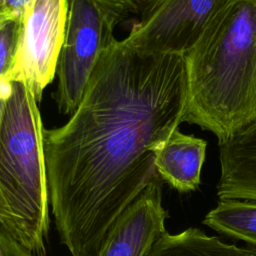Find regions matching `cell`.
Wrapping results in <instances>:
<instances>
[{
	"label": "cell",
	"mask_w": 256,
	"mask_h": 256,
	"mask_svg": "<svg viewBox=\"0 0 256 256\" xmlns=\"http://www.w3.org/2000/svg\"><path fill=\"white\" fill-rule=\"evenodd\" d=\"M116 27L128 20L139 18L150 0H91Z\"/></svg>",
	"instance_id": "13"
},
{
	"label": "cell",
	"mask_w": 256,
	"mask_h": 256,
	"mask_svg": "<svg viewBox=\"0 0 256 256\" xmlns=\"http://www.w3.org/2000/svg\"><path fill=\"white\" fill-rule=\"evenodd\" d=\"M218 146L219 200L256 201V121Z\"/></svg>",
	"instance_id": "8"
},
{
	"label": "cell",
	"mask_w": 256,
	"mask_h": 256,
	"mask_svg": "<svg viewBox=\"0 0 256 256\" xmlns=\"http://www.w3.org/2000/svg\"><path fill=\"white\" fill-rule=\"evenodd\" d=\"M22 18L0 19V78L11 69L19 46Z\"/></svg>",
	"instance_id": "12"
},
{
	"label": "cell",
	"mask_w": 256,
	"mask_h": 256,
	"mask_svg": "<svg viewBox=\"0 0 256 256\" xmlns=\"http://www.w3.org/2000/svg\"><path fill=\"white\" fill-rule=\"evenodd\" d=\"M69 0H32L24 11L19 46L10 71L0 82H22L37 101L56 76Z\"/></svg>",
	"instance_id": "5"
},
{
	"label": "cell",
	"mask_w": 256,
	"mask_h": 256,
	"mask_svg": "<svg viewBox=\"0 0 256 256\" xmlns=\"http://www.w3.org/2000/svg\"><path fill=\"white\" fill-rule=\"evenodd\" d=\"M225 256H256V248L254 247H238Z\"/></svg>",
	"instance_id": "15"
},
{
	"label": "cell",
	"mask_w": 256,
	"mask_h": 256,
	"mask_svg": "<svg viewBox=\"0 0 256 256\" xmlns=\"http://www.w3.org/2000/svg\"><path fill=\"white\" fill-rule=\"evenodd\" d=\"M32 0H0V19L23 18L27 6Z\"/></svg>",
	"instance_id": "14"
},
{
	"label": "cell",
	"mask_w": 256,
	"mask_h": 256,
	"mask_svg": "<svg viewBox=\"0 0 256 256\" xmlns=\"http://www.w3.org/2000/svg\"><path fill=\"white\" fill-rule=\"evenodd\" d=\"M114 28L91 0H69L65 37L56 67L54 99L60 113L72 114L77 109L101 54L115 39Z\"/></svg>",
	"instance_id": "4"
},
{
	"label": "cell",
	"mask_w": 256,
	"mask_h": 256,
	"mask_svg": "<svg viewBox=\"0 0 256 256\" xmlns=\"http://www.w3.org/2000/svg\"><path fill=\"white\" fill-rule=\"evenodd\" d=\"M203 224L256 248V201L254 200H219L216 207L206 214Z\"/></svg>",
	"instance_id": "10"
},
{
	"label": "cell",
	"mask_w": 256,
	"mask_h": 256,
	"mask_svg": "<svg viewBox=\"0 0 256 256\" xmlns=\"http://www.w3.org/2000/svg\"><path fill=\"white\" fill-rule=\"evenodd\" d=\"M229 0H150L125 41L147 54L187 55Z\"/></svg>",
	"instance_id": "6"
},
{
	"label": "cell",
	"mask_w": 256,
	"mask_h": 256,
	"mask_svg": "<svg viewBox=\"0 0 256 256\" xmlns=\"http://www.w3.org/2000/svg\"><path fill=\"white\" fill-rule=\"evenodd\" d=\"M164 181L159 176L120 214L96 256H147L166 233L168 212L162 205Z\"/></svg>",
	"instance_id": "7"
},
{
	"label": "cell",
	"mask_w": 256,
	"mask_h": 256,
	"mask_svg": "<svg viewBox=\"0 0 256 256\" xmlns=\"http://www.w3.org/2000/svg\"><path fill=\"white\" fill-rule=\"evenodd\" d=\"M0 86V234L46 256L50 202L38 101L22 82Z\"/></svg>",
	"instance_id": "3"
},
{
	"label": "cell",
	"mask_w": 256,
	"mask_h": 256,
	"mask_svg": "<svg viewBox=\"0 0 256 256\" xmlns=\"http://www.w3.org/2000/svg\"><path fill=\"white\" fill-rule=\"evenodd\" d=\"M183 122L222 143L256 121V0H229L186 55Z\"/></svg>",
	"instance_id": "2"
},
{
	"label": "cell",
	"mask_w": 256,
	"mask_h": 256,
	"mask_svg": "<svg viewBox=\"0 0 256 256\" xmlns=\"http://www.w3.org/2000/svg\"><path fill=\"white\" fill-rule=\"evenodd\" d=\"M206 148L204 139L175 130L156 150L159 176L180 193L196 190L201 183Z\"/></svg>",
	"instance_id": "9"
},
{
	"label": "cell",
	"mask_w": 256,
	"mask_h": 256,
	"mask_svg": "<svg viewBox=\"0 0 256 256\" xmlns=\"http://www.w3.org/2000/svg\"><path fill=\"white\" fill-rule=\"evenodd\" d=\"M186 55L147 54L116 38L70 119L44 129L55 226L72 256H96L112 224L159 177L157 148L183 122Z\"/></svg>",
	"instance_id": "1"
},
{
	"label": "cell",
	"mask_w": 256,
	"mask_h": 256,
	"mask_svg": "<svg viewBox=\"0 0 256 256\" xmlns=\"http://www.w3.org/2000/svg\"><path fill=\"white\" fill-rule=\"evenodd\" d=\"M236 248L234 244L191 227L177 234L164 233L147 256H225Z\"/></svg>",
	"instance_id": "11"
}]
</instances>
